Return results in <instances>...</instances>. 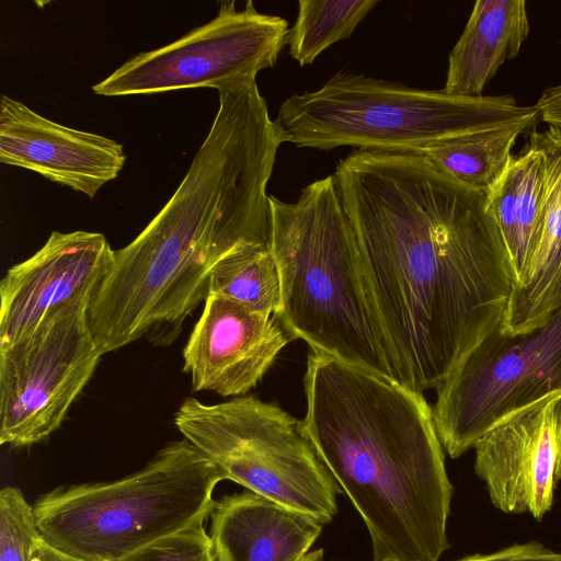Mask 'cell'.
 I'll return each instance as SVG.
<instances>
[{
    "instance_id": "5",
    "label": "cell",
    "mask_w": 561,
    "mask_h": 561,
    "mask_svg": "<svg viewBox=\"0 0 561 561\" xmlns=\"http://www.w3.org/2000/svg\"><path fill=\"white\" fill-rule=\"evenodd\" d=\"M538 117L536 105L508 95H458L341 70L320 89L286 99L276 122L285 142L297 147L422 153L449 138Z\"/></svg>"
},
{
    "instance_id": "19",
    "label": "cell",
    "mask_w": 561,
    "mask_h": 561,
    "mask_svg": "<svg viewBox=\"0 0 561 561\" xmlns=\"http://www.w3.org/2000/svg\"><path fill=\"white\" fill-rule=\"evenodd\" d=\"M378 0H299L289 28L288 53L300 66L310 65L328 47L348 38Z\"/></svg>"
},
{
    "instance_id": "9",
    "label": "cell",
    "mask_w": 561,
    "mask_h": 561,
    "mask_svg": "<svg viewBox=\"0 0 561 561\" xmlns=\"http://www.w3.org/2000/svg\"><path fill=\"white\" fill-rule=\"evenodd\" d=\"M90 302L62 308L0 347L1 445L47 438L91 379L102 353L89 323Z\"/></svg>"
},
{
    "instance_id": "25",
    "label": "cell",
    "mask_w": 561,
    "mask_h": 561,
    "mask_svg": "<svg viewBox=\"0 0 561 561\" xmlns=\"http://www.w3.org/2000/svg\"><path fill=\"white\" fill-rule=\"evenodd\" d=\"M299 561H324V559H323V550L322 549H317V550H313V551H309Z\"/></svg>"
},
{
    "instance_id": "21",
    "label": "cell",
    "mask_w": 561,
    "mask_h": 561,
    "mask_svg": "<svg viewBox=\"0 0 561 561\" xmlns=\"http://www.w3.org/2000/svg\"><path fill=\"white\" fill-rule=\"evenodd\" d=\"M117 561H216V557L205 522H198Z\"/></svg>"
},
{
    "instance_id": "13",
    "label": "cell",
    "mask_w": 561,
    "mask_h": 561,
    "mask_svg": "<svg viewBox=\"0 0 561 561\" xmlns=\"http://www.w3.org/2000/svg\"><path fill=\"white\" fill-rule=\"evenodd\" d=\"M0 161L37 172L92 198L117 178L126 154L116 140L64 126L2 95Z\"/></svg>"
},
{
    "instance_id": "8",
    "label": "cell",
    "mask_w": 561,
    "mask_h": 561,
    "mask_svg": "<svg viewBox=\"0 0 561 561\" xmlns=\"http://www.w3.org/2000/svg\"><path fill=\"white\" fill-rule=\"evenodd\" d=\"M288 22L259 12L252 1L241 10L220 3L217 15L179 39L140 53L94 84L104 96L215 88L255 81L286 44Z\"/></svg>"
},
{
    "instance_id": "17",
    "label": "cell",
    "mask_w": 561,
    "mask_h": 561,
    "mask_svg": "<svg viewBox=\"0 0 561 561\" xmlns=\"http://www.w3.org/2000/svg\"><path fill=\"white\" fill-rule=\"evenodd\" d=\"M537 119L480 130L432 145L422 153L457 180L486 191L506 170L517 138Z\"/></svg>"
},
{
    "instance_id": "22",
    "label": "cell",
    "mask_w": 561,
    "mask_h": 561,
    "mask_svg": "<svg viewBox=\"0 0 561 561\" xmlns=\"http://www.w3.org/2000/svg\"><path fill=\"white\" fill-rule=\"evenodd\" d=\"M458 561H561V552H554L537 542L514 545L503 550L474 554Z\"/></svg>"
},
{
    "instance_id": "3",
    "label": "cell",
    "mask_w": 561,
    "mask_h": 561,
    "mask_svg": "<svg viewBox=\"0 0 561 561\" xmlns=\"http://www.w3.org/2000/svg\"><path fill=\"white\" fill-rule=\"evenodd\" d=\"M270 203L284 329L312 352L394 379L335 176L308 184L293 203Z\"/></svg>"
},
{
    "instance_id": "20",
    "label": "cell",
    "mask_w": 561,
    "mask_h": 561,
    "mask_svg": "<svg viewBox=\"0 0 561 561\" xmlns=\"http://www.w3.org/2000/svg\"><path fill=\"white\" fill-rule=\"evenodd\" d=\"M42 540L34 507L18 488H3L0 491V561H30Z\"/></svg>"
},
{
    "instance_id": "15",
    "label": "cell",
    "mask_w": 561,
    "mask_h": 561,
    "mask_svg": "<svg viewBox=\"0 0 561 561\" xmlns=\"http://www.w3.org/2000/svg\"><path fill=\"white\" fill-rule=\"evenodd\" d=\"M529 34L524 0H478L449 53L443 90L481 96L500 67L515 58Z\"/></svg>"
},
{
    "instance_id": "11",
    "label": "cell",
    "mask_w": 561,
    "mask_h": 561,
    "mask_svg": "<svg viewBox=\"0 0 561 561\" xmlns=\"http://www.w3.org/2000/svg\"><path fill=\"white\" fill-rule=\"evenodd\" d=\"M114 250L100 232L54 231L0 283V347L32 332L46 318L91 301L111 268Z\"/></svg>"
},
{
    "instance_id": "10",
    "label": "cell",
    "mask_w": 561,
    "mask_h": 561,
    "mask_svg": "<svg viewBox=\"0 0 561 561\" xmlns=\"http://www.w3.org/2000/svg\"><path fill=\"white\" fill-rule=\"evenodd\" d=\"M474 471L505 513L540 519L561 480V391L513 412L474 445Z\"/></svg>"
},
{
    "instance_id": "4",
    "label": "cell",
    "mask_w": 561,
    "mask_h": 561,
    "mask_svg": "<svg viewBox=\"0 0 561 561\" xmlns=\"http://www.w3.org/2000/svg\"><path fill=\"white\" fill-rule=\"evenodd\" d=\"M218 468L183 438L123 478L60 485L33 505L43 540L80 561H117L210 516Z\"/></svg>"
},
{
    "instance_id": "23",
    "label": "cell",
    "mask_w": 561,
    "mask_h": 561,
    "mask_svg": "<svg viewBox=\"0 0 561 561\" xmlns=\"http://www.w3.org/2000/svg\"><path fill=\"white\" fill-rule=\"evenodd\" d=\"M535 105L548 126L561 128V83L543 90Z\"/></svg>"
},
{
    "instance_id": "14",
    "label": "cell",
    "mask_w": 561,
    "mask_h": 561,
    "mask_svg": "<svg viewBox=\"0 0 561 561\" xmlns=\"http://www.w3.org/2000/svg\"><path fill=\"white\" fill-rule=\"evenodd\" d=\"M216 561H299L323 524L251 491L222 496L210 513Z\"/></svg>"
},
{
    "instance_id": "2",
    "label": "cell",
    "mask_w": 561,
    "mask_h": 561,
    "mask_svg": "<svg viewBox=\"0 0 561 561\" xmlns=\"http://www.w3.org/2000/svg\"><path fill=\"white\" fill-rule=\"evenodd\" d=\"M304 383L302 427L364 520L373 561H438L453 485L423 394L317 352Z\"/></svg>"
},
{
    "instance_id": "6",
    "label": "cell",
    "mask_w": 561,
    "mask_h": 561,
    "mask_svg": "<svg viewBox=\"0 0 561 561\" xmlns=\"http://www.w3.org/2000/svg\"><path fill=\"white\" fill-rule=\"evenodd\" d=\"M174 424L225 480L323 525L336 515L337 483L302 422L277 404L254 397L216 404L187 398L175 412Z\"/></svg>"
},
{
    "instance_id": "7",
    "label": "cell",
    "mask_w": 561,
    "mask_h": 561,
    "mask_svg": "<svg viewBox=\"0 0 561 561\" xmlns=\"http://www.w3.org/2000/svg\"><path fill=\"white\" fill-rule=\"evenodd\" d=\"M556 391H561V307L530 332L496 329L437 388L432 411L442 446L458 458L501 420Z\"/></svg>"
},
{
    "instance_id": "18",
    "label": "cell",
    "mask_w": 561,
    "mask_h": 561,
    "mask_svg": "<svg viewBox=\"0 0 561 561\" xmlns=\"http://www.w3.org/2000/svg\"><path fill=\"white\" fill-rule=\"evenodd\" d=\"M209 294L276 317L282 309V288L271 244H247L222 257L211 270Z\"/></svg>"
},
{
    "instance_id": "16",
    "label": "cell",
    "mask_w": 561,
    "mask_h": 561,
    "mask_svg": "<svg viewBox=\"0 0 561 561\" xmlns=\"http://www.w3.org/2000/svg\"><path fill=\"white\" fill-rule=\"evenodd\" d=\"M486 192V211L494 220L517 284L541 238L546 207V163L529 139Z\"/></svg>"
},
{
    "instance_id": "12",
    "label": "cell",
    "mask_w": 561,
    "mask_h": 561,
    "mask_svg": "<svg viewBox=\"0 0 561 561\" xmlns=\"http://www.w3.org/2000/svg\"><path fill=\"white\" fill-rule=\"evenodd\" d=\"M291 339L275 316L209 294L183 350V370L194 391L242 396Z\"/></svg>"
},
{
    "instance_id": "1",
    "label": "cell",
    "mask_w": 561,
    "mask_h": 561,
    "mask_svg": "<svg viewBox=\"0 0 561 561\" xmlns=\"http://www.w3.org/2000/svg\"><path fill=\"white\" fill-rule=\"evenodd\" d=\"M333 175L393 377L437 389L500 328L514 287L486 192L421 152L354 150Z\"/></svg>"
},
{
    "instance_id": "24",
    "label": "cell",
    "mask_w": 561,
    "mask_h": 561,
    "mask_svg": "<svg viewBox=\"0 0 561 561\" xmlns=\"http://www.w3.org/2000/svg\"><path fill=\"white\" fill-rule=\"evenodd\" d=\"M30 561H80L72 557H69L42 540L34 549Z\"/></svg>"
}]
</instances>
